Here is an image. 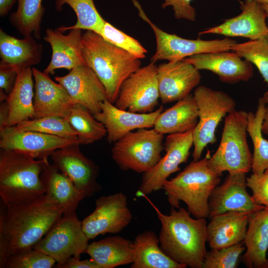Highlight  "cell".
I'll return each mask as SVG.
<instances>
[{"mask_svg": "<svg viewBox=\"0 0 268 268\" xmlns=\"http://www.w3.org/2000/svg\"><path fill=\"white\" fill-rule=\"evenodd\" d=\"M63 210L45 194L34 200L5 205L0 211V268L8 258L31 249L63 217Z\"/></svg>", "mask_w": 268, "mask_h": 268, "instance_id": "6da1fadb", "label": "cell"}, {"mask_svg": "<svg viewBox=\"0 0 268 268\" xmlns=\"http://www.w3.org/2000/svg\"><path fill=\"white\" fill-rule=\"evenodd\" d=\"M161 223L159 235L162 250L172 260L186 268H202L206 253L207 223L204 218H193L184 208L172 207L164 214L146 197Z\"/></svg>", "mask_w": 268, "mask_h": 268, "instance_id": "7a4b0ae2", "label": "cell"}, {"mask_svg": "<svg viewBox=\"0 0 268 268\" xmlns=\"http://www.w3.org/2000/svg\"><path fill=\"white\" fill-rule=\"evenodd\" d=\"M81 50L86 65L104 85L107 99L115 103L123 82L140 67V59L88 30L82 35Z\"/></svg>", "mask_w": 268, "mask_h": 268, "instance_id": "3957f363", "label": "cell"}, {"mask_svg": "<svg viewBox=\"0 0 268 268\" xmlns=\"http://www.w3.org/2000/svg\"><path fill=\"white\" fill-rule=\"evenodd\" d=\"M210 156L208 151L204 158L193 161L176 176L164 182L162 189L171 207L179 208L182 201L195 218L209 216V197L221 176L210 167Z\"/></svg>", "mask_w": 268, "mask_h": 268, "instance_id": "277c9868", "label": "cell"}, {"mask_svg": "<svg viewBox=\"0 0 268 268\" xmlns=\"http://www.w3.org/2000/svg\"><path fill=\"white\" fill-rule=\"evenodd\" d=\"M48 160L0 149V196L5 205L26 202L45 194L41 173Z\"/></svg>", "mask_w": 268, "mask_h": 268, "instance_id": "5b68a950", "label": "cell"}, {"mask_svg": "<svg viewBox=\"0 0 268 268\" xmlns=\"http://www.w3.org/2000/svg\"><path fill=\"white\" fill-rule=\"evenodd\" d=\"M248 112L234 110L224 120L220 142L210 157V167L221 176L222 172H244L252 169L253 155L247 139Z\"/></svg>", "mask_w": 268, "mask_h": 268, "instance_id": "8992f818", "label": "cell"}, {"mask_svg": "<svg viewBox=\"0 0 268 268\" xmlns=\"http://www.w3.org/2000/svg\"><path fill=\"white\" fill-rule=\"evenodd\" d=\"M163 137L154 129L130 132L113 143L112 158L121 169L143 174L162 158Z\"/></svg>", "mask_w": 268, "mask_h": 268, "instance_id": "52a82bcc", "label": "cell"}, {"mask_svg": "<svg viewBox=\"0 0 268 268\" xmlns=\"http://www.w3.org/2000/svg\"><path fill=\"white\" fill-rule=\"evenodd\" d=\"M193 96L198 109V122L193 130V161L201 159L208 144L216 141L215 131L223 118L235 110L236 102L228 94L204 85L198 86Z\"/></svg>", "mask_w": 268, "mask_h": 268, "instance_id": "ba28073f", "label": "cell"}, {"mask_svg": "<svg viewBox=\"0 0 268 268\" xmlns=\"http://www.w3.org/2000/svg\"><path fill=\"white\" fill-rule=\"evenodd\" d=\"M132 1L138 11L139 16L149 24L155 34L156 48L150 59L151 63L163 60L175 62L200 53L228 51L237 43L235 40L229 38L212 40H191L168 33L148 18L136 0Z\"/></svg>", "mask_w": 268, "mask_h": 268, "instance_id": "9c48e42d", "label": "cell"}, {"mask_svg": "<svg viewBox=\"0 0 268 268\" xmlns=\"http://www.w3.org/2000/svg\"><path fill=\"white\" fill-rule=\"evenodd\" d=\"M89 240L75 213L63 215L33 248L52 257L57 266L70 257L86 253Z\"/></svg>", "mask_w": 268, "mask_h": 268, "instance_id": "30bf717a", "label": "cell"}, {"mask_svg": "<svg viewBox=\"0 0 268 268\" xmlns=\"http://www.w3.org/2000/svg\"><path fill=\"white\" fill-rule=\"evenodd\" d=\"M193 130L166 136L164 143L166 154L154 166L143 174L136 193L137 196H146L162 189L168 177L180 170L179 165L187 162L193 145Z\"/></svg>", "mask_w": 268, "mask_h": 268, "instance_id": "8fae6325", "label": "cell"}, {"mask_svg": "<svg viewBox=\"0 0 268 268\" xmlns=\"http://www.w3.org/2000/svg\"><path fill=\"white\" fill-rule=\"evenodd\" d=\"M157 68L150 62L132 73L122 84L115 105L134 113L153 112L160 98Z\"/></svg>", "mask_w": 268, "mask_h": 268, "instance_id": "7c38bea8", "label": "cell"}, {"mask_svg": "<svg viewBox=\"0 0 268 268\" xmlns=\"http://www.w3.org/2000/svg\"><path fill=\"white\" fill-rule=\"evenodd\" d=\"M132 219L127 196L119 192L97 199L94 210L82 221V226L90 240L106 233H119Z\"/></svg>", "mask_w": 268, "mask_h": 268, "instance_id": "4fadbf2b", "label": "cell"}, {"mask_svg": "<svg viewBox=\"0 0 268 268\" xmlns=\"http://www.w3.org/2000/svg\"><path fill=\"white\" fill-rule=\"evenodd\" d=\"M79 145L74 143L58 148L50 157L79 191L86 197H91L101 189L97 181L99 167L81 152Z\"/></svg>", "mask_w": 268, "mask_h": 268, "instance_id": "5bb4252c", "label": "cell"}, {"mask_svg": "<svg viewBox=\"0 0 268 268\" xmlns=\"http://www.w3.org/2000/svg\"><path fill=\"white\" fill-rule=\"evenodd\" d=\"M0 149L19 151L36 159L48 160L56 149L77 140L38 132L18 129L15 126L0 129Z\"/></svg>", "mask_w": 268, "mask_h": 268, "instance_id": "9a60e30c", "label": "cell"}, {"mask_svg": "<svg viewBox=\"0 0 268 268\" xmlns=\"http://www.w3.org/2000/svg\"><path fill=\"white\" fill-rule=\"evenodd\" d=\"M246 174L228 173L224 182L214 188L209 199V217L231 211L251 213L265 207L248 194Z\"/></svg>", "mask_w": 268, "mask_h": 268, "instance_id": "2e32d148", "label": "cell"}, {"mask_svg": "<svg viewBox=\"0 0 268 268\" xmlns=\"http://www.w3.org/2000/svg\"><path fill=\"white\" fill-rule=\"evenodd\" d=\"M55 79L67 91L74 104L81 105L94 116L101 111L100 104L107 99L105 88L88 66L76 67L65 76Z\"/></svg>", "mask_w": 268, "mask_h": 268, "instance_id": "e0dca14e", "label": "cell"}, {"mask_svg": "<svg viewBox=\"0 0 268 268\" xmlns=\"http://www.w3.org/2000/svg\"><path fill=\"white\" fill-rule=\"evenodd\" d=\"M157 77L163 104L185 98L199 85L201 79L199 70L183 60L160 64L157 66Z\"/></svg>", "mask_w": 268, "mask_h": 268, "instance_id": "ac0fdd59", "label": "cell"}, {"mask_svg": "<svg viewBox=\"0 0 268 268\" xmlns=\"http://www.w3.org/2000/svg\"><path fill=\"white\" fill-rule=\"evenodd\" d=\"M242 12L225 19L220 25L199 32V35L216 34L228 37H242L251 40L268 37L267 14L257 0H244L241 2Z\"/></svg>", "mask_w": 268, "mask_h": 268, "instance_id": "d6986e66", "label": "cell"}, {"mask_svg": "<svg viewBox=\"0 0 268 268\" xmlns=\"http://www.w3.org/2000/svg\"><path fill=\"white\" fill-rule=\"evenodd\" d=\"M101 111L94 116L102 123L107 131V140L114 143L130 132L153 127L157 117L163 107L147 113L132 112L117 108L106 99L100 104Z\"/></svg>", "mask_w": 268, "mask_h": 268, "instance_id": "ffe728a7", "label": "cell"}, {"mask_svg": "<svg viewBox=\"0 0 268 268\" xmlns=\"http://www.w3.org/2000/svg\"><path fill=\"white\" fill-rule=\"evenodd\" d=\"M197 69L212 71L223 82L234 84L247 81L252 77V64L243 60L235 52L222 51L196 54L183 59Z\"/></svg>", "mask_w": 268, "mask_h": 268, "instance_id": "44dd1931", "label": "cell"}, {"mask_svg": "<svg viewBox=\"0 0 268 268\" xmlns=\"http://www.w3.org/2000/svg\"><path fill=\"white\" fill-rule=\"evenodd\" d=\"M34 94V118L47 116L66 118L74 106L70 96L60 83L55 82L49 74L32 68Z\"/></svg>", "mask_w": 268, "mask_h": 268, "instance_id": "7402d4cb", "label": "cell"}, {"mask_svg": "<svg viewBox=\"0 0 268 268\" xmlns=\"http://www.w3.org/2000/svg\"><path fill=\"white\" fill-rule=\"evenodd\" d=\"M82 30L72 29L67 34L57 28L47 29L44 40L51 47L52 54L50 62L44 70L48 74H54L59 68L70 70L73 68L86 65L82 54Z\"/></svg>", "mask_w": 268, "mask_h": 268, "instance_id": "603a6c76", "label": "cell"}, {"mask_svg": "<svg viewBox=\"0 0 268 268\" xmlns=\"http://www.w3.org/2000/svg\"><path fill=\"white\" fill-rule=\"evenodd\" d=\"M250 213L231 211L211 217L206 241L211 249H219L243 242Z\"/></svg>", "mask_w": 268, "mask_h": 268, "instance_id": "cb8c5ba5", "label": "cell"}, {"mask_svg": "<svg viewBox=\"0 0 268 268\" xmlns=\"http://www.w3.org/2000/svg\"><path fill=\"white\" fill-rule=\"evenodd\" d=\"M42 45L31 35L18 39L0 29V66L11 68L18 73L39 63Z\"/></svg>", "mask_w": 268, "mask_h": 268, "instance_id": "d4e9b609", "label": "cell"}, {"mask_svg": "<svg viewBox=\"0 0 268 268\" xmlns=\"http://www.w3.org/2000/svg\"><path fill=\"white\" fill-rule=\"evenodd\" d=\"M242 261L248 268H268V207L249 213Z\"/></svg>", "mask_w": 268, "mask_h": 268, "instance_id": "484cf974", "label": "cell"}, {"mask_svg": "<svg viewBox=\"0 0 268 268\" xmlns=\"http://www.w3.org/2000/svg\"><path fill=\"white\" fill-rule=\"evenodd\" d=\"M41 180L45 194L54 199L62 207L63 215L76 213L79 203L86 197L67 176L49 162L41 173Z\"/></svg>", "mask_w": 268, "mask_h": 268, "instance_id": "4316f807", "label": "cell"}, {"mask_svg": "<svg viewBox=\"0 0 268 268\" xmlns=\"http://www.w3.org/2000/svg\"><path fill=\"white\" fill-rule=\"evenodd\" d=\"M32 68L29 67L18 73L14 86L4 101L7 106V127L15 126L34 118V81Z\"/></svg>", "mask_w": 268, "mask_h": 268, "instance_id": "83f0119b", "label": "cell"}, {"mask_svg": "<svg viewBox=\"0 0 268 268\" xmlns=\"http://www.w3.org/2000/svg\"><path fill=\"white\" fill-rule=\"evenodd\" d=\"M198 109L193 95L190 94L156 118L153 129L164 134L184 133L193 130L198 122Z\"/></svg>", "mask_w": 268, "mask_h": 268, "instance_id": "f1b7e54d", "label": "cell"}, {"mask_svg": "<svg viewBox=\"0 0 268 268\" xmlns=\"http://www.w3.org/2000/svg\"><path fill=\"white\" fill-rule=\"evenodd\" d=\"M86 253L99 268H114L133 263V242L120 236L108 237L89 244Z\"/></svg>", "mask_w": 268, "mask_h": 268, "instance_id": "f546056e", "label": "cell"}, {"mask_svg": "<svg viewBox=\"0 0 268 268\" xmlns=\"http://www.w3.org/2000/svg\"><path fill=\"white\" fill-rule=\"evenodd\" d=\"M134 255L131 268H186L172 260L162 250L154 232L146 230L133 241Z\"/></svg>", "mask_w": 268, "mask_h": 268, "instance_id": "4dcf8cb0", "label": "cell"}, {"mask_svg": "<svg viewBox=\"0 0 268 268\" xmlns=\"http://www.w3.org/2000/svg\"><path fill=\"white\" fill-rule=\"evenodd\" d=\"M266 108L261 97L258 100L256 113H248L247 132L253 145L251 170L255 174H261L268 168V140L263 136L262 130Z\"/></svg>", "mask_w": 268, "mask_h": 268, "instance_id": "1f68e13d", "label": "cell"}, {"mask_svg": "<svg viewBox=\"0 0 268 268\" xmlns=\"http://www.w3.org/2000/svg\"><path fill=\"white\" fill-rule=\"evenodd\" d=\"M16 10L9 15L11 24L24 37L40 39L41 24L45 12L42 0H17Z\"/></svg>", "mask_w": 268, "mask_h": 268, "instance_id": "d6a6232c", "label": "cell"}, {"mask_svg": "<svg viewBox=\"0 0 268 268\" xmlns=\"http://www.w3.org/2000/svg\"><path fill=\"white\" fill-rule=\"evenodd\" d=\"M66 118L76 132L79 144H91L107 135L104 125L81 105H74Z\"/></svg>", "mask_w": 268, "mask_h": 268, "instance_id": "836d02e7", "label": "cell"}, {"mask_svg": "<svg viewBox=\"0 0 268 268\" xmlns=\"http://www.w3.org/2000/svg\"><path fill=\"white\" fill-rule=\"evenodd\" d=\"M65 3L69 5L74 11L77 21L72 26L57 28L59 30L64 32L72 29H78L99 34L106 21L97 10L93 0H56V10H62V6Z\"/></svg>", "mask_w": 268, "mask_h": 268, "instance_id": "e575fe53", "label": "cell"}, {"mask_svg": "<svg viewBox=\"0 0 268 268\" xmlns=\"http://www.w3.org/2000/svg\"><path fill=\"white\" fill-rule=\"evenodd\" d=\"M15 126L18 129L36 131L78 141L76 132L66 118L47 116L33 118L21 122Z\"/></svg>", "mask_w": 268, "mask_h": 268, "instance_id": "d590c367", "label": "cell"}, {"mask_svg": "<svg viewBox=\"0 0 268 268\" xmlns=\"http://www.w3.org/2000/svg\"><path fill=\"white\" fill-rule=\"evenodd\" d=\"M231 50L253 64L268 84V37L237 43Z\"/></svg>", "mask_w": 268, "mask_h": 268, "instance_id": "8d00e7d4", "label": "cell"}, {"mask_svg": "<svg viewBox=\"0 0 268 268\" xmlns=\"http://www.w3.org/2000/svg\"><path fill=\"white\" fill-rule=\"evenodd\" d=\"M244 242L206 252L202 268H236L241 254L245 250Z\"/></svg>", "mask_w": 268, "mask_h": 268, "instance_id": "74e56055", "label": "cell"}, {"mask_svg": "<svg viewBox=\"0 0 268 268\" xmlns=\"http://www.w3.org/2000/svg\"><path fill=\"white\" fill-rule=\"evenodd\" d=\"M99 35L109 43L124 50L139 59H144L146 56L147 51L138 41L107 21Z\"/></svg>", "mask_w": 268, "mask_h": 268, "instance_id": "f35d334b", "label": "cell"}, {"mask_svg": "<svg viewBox=\"0 0 268 268\" xmlns=\"http://www.w3.org/2000/svg\"><path fill=\"white\" fill-rule=\"evenodd\" d=\"M56 261L51 256L34 248L10 256L6 268H51Z\"/></svg>", "mask_w": 268, "mask_h": 268, "instance_id": "ab89813d", "label": "cell"}, {"mask_svg": "<svg viewBox=\"0 0 268 268\" xmlns=\"http://www.w3.org/2000/svg\"><path fill=\"white\" fill-rule=\"evenodd\" d=\"M246 182L255 202L268 207V168L261 174L253 173L247 178Z\"/></svg>", "mask_w": 268, "mask_h": 268, "instance_id": "60d3db41", "label": "cell"}, {"mask_svg": "<svg viewBox=\"0 0 268 268\" xmlns=\"http://www.w3.org/2000/svg\"><path fill=\"white\" fill-rule=\"evenodd\" d=\"M162 8L172 6L175 17L177 19H184L191 21H195L196 13L195 9L190 3L193 0H163Z\"/></svg>", "mask_w": 268, "mask_h": 268, "instance_id": "b9f144b4", "label": "cell"}, {"mask_svg": "<svg viewBox=\"0 0 268 268\" xmlns=\"http://www.w3.org/2000/svg\"><path fill=\"white\" fill-rule=\"evenodd\" d=\"M18 72L10 67L0 66V89L7 95L12 90L15 84Z\"/></svg>", "mask_w": 268, "mask_h": 268, "instance_id": "7bdbcfd3", "label": "cell"}, {"mask_svg": "<svg viewBox=\"0 0 268 268\" xmlns=\"http://www.w3.org/2000/svg\"><path fill=\"white\" fill-rule=\"evenodd\" d=\"M80 257H72L64 264L56 266L59 268H99L91 259L80 260Z\"/></svg>", "mask_w": 268, "mask_h": 268, "instance_id": "ee69618b", "label": "cell"}, {"mask_svg": "<svg viewBox=\"0 0 268 268\" xmlns=\"http://www.w3.org/2000/svg\"><path fill=\"white\" fill-rule=\"evenodd\" d=\"M8 110L5 101L1 102L0 106V129L7 127Z\"/></svg>", "mask_w": 268, "mask_h": 268, "instance_id": "f6af8a7d", "label": "cell"}, {"mask_svg": "<svg viewBox=\"0 0 268 268\" xmlns=\"http://www.w3.org/2000/svg\"><path fill=\"white\" fill-rule=\"evenodd\" d=\"M15 2L16 0H0V16L4 17L6 15Z\"/></svg>", "mask_w": 268, "mask_h": 268, "instance_id": "bcb514c9", "label": "cell"}, {"mask_svg": "<svg viewBox=\"0 0 268 268\" xmlns=\"http://www.w3.org/2000/svg\"><path fill=\"white\" fill-rule=\"evenodd\" d=\"M262 132L268 135V107H267L262 127Z\"/></svg>", "mask_w": 268, "mask_h": 268, "instance_id": "7dc6e473", "label": "cell"}, {"mask_svg": "<svg viewBox=\"0 0 268 268\" xmlns=\"http://www.w3.org/2000/svg\"><path fill=\"white\" fill-rule=\"evenodd\" d=\"M262 98L265 103L266 104H268V91L264 93Z\"/></svg>", "mask_w": 268, "mask_h": 268, "instance_id": "c3c4849f", "label": "cell"}, {"mask_svg": "<svg viewBox=\"0 0 268 268\" xmlns=\"http://www.w3.org/2000/svg\"><path fill=\"white\" fill-rule=\"evenodd\" d=\"M262 5L267 14V18H268V3Z\"/></svg>", "mask_w": 268, "mask_h": 268, "instance_id": "681fc988", "label": "cell"}, {"mask_svg": "<svg viewBox=\"0 0 268 268\" xmlns=\"http://www.w3.org/2000/svg\"><path fill=\"white\" fill-rule=\"evenodd\" d=\"M261 4H265L268 3V0H257Z\"/></svg>", "mask_w": 268, "mask_h": 268, "instance_id": "f907efd6", "label": "cell"}]
</instances>
